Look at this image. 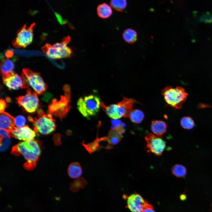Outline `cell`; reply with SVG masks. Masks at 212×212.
<instances>
[{
    "label": "cell",
    "mask_w": 212,
    "mask_h": 212,
    "mask_svg": "<svg viewBox=\"0 0 212 212\" xmlns=\"http://www.w3.org/2000/svg\"><path fill=\"white\" fill-rule=\"evenodd\" d=\"M11 153L16 156L23 155L26 160L24 167L26 170H30L36 166L41 150L38 143L33 140L20 142L14 145Z\"/></svg>",
    "instance_id": "6da1fadb"
},
{
    "label": "cell",
    "mask_w": 212,
    "mask_h": 212,
    "mask_svg": "<svg viewBox=\"0 0 212 212\" xmlns=\"http://www.w3.org/2000/svg\"><path fill=\"white\" fill-rule=\"evenodd\" d=\"M28 120L34 126V130L43 135L49 134L55 129V121L50 114H46L42 110L37 111V116L33 118L30 116Z\"/></svg>",
    "instance_id": "7a4b0ae2"
},
{
    "label": "cell",
    "mask_w": 212,
    "mask_h": 212,
    "mask_svg": "<svg viewBox=\"0 0 212 212\" xmlns=\"http://www.w3.org/2000/svg\"><path fill=\"white\" fill-rule=\"evenodd\" d=\"M135 102L133 99L125 97L117 104L106 106L102 102L101 105L103 110L110 117L114 119H117L122 117H129L132 110L133 105Z\"/></svg>",
    "instance_id": "3957f363"
},
{
    "label": "cell",
    "mask_w": 212,
    "mask_h": 212,
    "mask_svg": "<svg viewBox=\"0 0 212 212\" xmlns=\"http://www.w3.org/2000/svg\"><path fill=\"white\" fill-rule=\"evenodd\" d=\"M70 40V37L67 36L62 40L61 42L57 43L53 45L46 43L41 49L48 57L52 59L69 57L72 54V50L67 46Z\"/></svg>",
    "instance_id": "277c9868"
},
{
    "label": "cell",
    "mask_w": 212,
    "mask_h": 212,
    "mask_svg": "<svg viewBox=\"0 0 212 212\" xmlns=\"http://www.w3.org/2000/svg\"><path fill=\"white\" fill-rule=\"evenodd\" d=\"M161 92L167 104L178 109L182 107L188 95L184 89L179 86L173 88L167 86L163 89Z\"/></svg>",
    "instance_id": "5b68a950"
},
{
    "label": "cell",
    "mask_w": 212,
    "mask_h": 212,
    "mask_svg": "<svg viewBox=\"0 0 212 212\" xmlns=\"http://www.w3.org/2000/svg\"><path fill=\"white\" fill-rule=\"evenodd\" d=\"M100 104V98L91 95L80 97L77 103V108L84 117L88 119L98 112Z\"/></svg>",
    "instance_id": "8992f818"
},
{
    "label": "cell",
    "mask_w": 212,
    "mask_h": 212,
    "mask_svg": "<svg viewBox=\"0 0 212 212\" xmlns=\"http://www.w3.org/2000/svg\"><path fill=\"white\" fill-rule=\"evenodd\" d=\"M21 77L23 83V88L30 86L39 95L42 94L47 89V85L39 73L28 69H23Z\"/></svg>",
    "instance_id": "52a82bcc"
},
{
    "label": "cell",
    "mask_w": 212,
    "mask_h": 212,
    "mask_svg": "<svg viewBox=\"0 0 212 212\" xmlns=\"http://www.w3.org/2000/svg\"><path fill=\"white\" fill-rule=\"evenodd\" d=\"M64 90V95L62 96L59 101L54 100L49 107V112L60 119L66 116L70 108L69 104L70 96L69 87L68 86H66Z\"/></svg>",
    "instance_id": "ba28073f"
},
{
    "label": "cell",
    "mask_w": 212,
    "mask_h": 212,
    "mask_svg": "<svg viewBox=\"0 0 212 212\" xmlns=\"http://www.w3.org/2000/svg\"><path fill=\"white\" fill-rule=\"evenodd\" d=\"M35 23L27 27L24 24L18 31L17 36L12 41L13 46L16 48H24L32 42L33 37V29Z\"/></svg>",
    "instance_id": "9c48e42d"
},
{
    "label": "cell",
    "mask_w": 212,
    "mask_h": 212,
    "mask_svg": "<svg viewBox=\"0 0 212 212\" xmlns=\"http://www.w3.org/2000/svg\"><path fill=\"white\" fill-rule=\"evenodd\" d=\"M17 102L27 112L32 113L35 112L39 105V100L37 93L30 89H27L25 95L16 98Z\"/></svg>",
    "instance_id": "30bf717a"
},
{
    "label": "cell",
    "mask_w": 212,
    "mask_h": 212,
    "mask_svg": "<svg viewBox=\"0 0 212 212\" xmlns=\"http://www.w3.org/2000/svg\"><path fill=\"white\" fill-rule=\"evenodd\" d=\"M146 142L147 151L157 156L160 155L165 150L166 143L163 138L151 133H149L145 137Z\"/></svg>",
    "instance_id": "8fae6325"
},
{
    "label": "cell",
    "mask_w": 212,
    "mask_h": 212,
    "mask_svg": "<svg viewBox=\"0 0 212 212\" xmlns=\"http://www.w3.org/2000/svg\"><path fill=\"white\" fill-rule=\"evenodd\" d=\"M123 198L127 199V207L132 212H143L148 201L145 200L140 194L134 193L126 197L123 196Z\"/></svg>",
    "instance_id": "7c38bea8"
},
{
    "label": "cell",
    "mask_w": 212,
    "mask_h": 212,
    "mask_svg": "<svg viewBox=\"0 0 212 212\" xmlns=\"http://www.w3.org/2000/svg\"><path fill=\"white\" fill-rule=\"evenodd\" d=\"M9 133L10 136L24 141L34 140L36 134V132L28 125H25L22 127H16Z\"/></svg>",
    "instance_id": "4fadbf2b"
},
{
    "label": "cell",
    "mask_w": 212,
    "mask_h": 212,
    "mask_svg": "<svg viewBox=\"0 0 212 212\" xmlns=\"http://www.w3.org/2000/svg\"><path fill=\"white\" fill-rule=\"evenodd\" d=\"M2 77L3 83L9 89H23V83L21 77L14 71Z\"/></svg>",
    "instance_id": "5bb4252c"
},
{
    "label": "cell",
    "mask_w": 212,
    "mask_h": 212,
    "mask_svg": "<svg viewBox=\"0 0 212 212\" xmlns=\"http://www.w3.org/2000/svg\"><path fill=\"white\" fill-rule=\"evenodd\" d=\"M16 127L15 124V118L8 113L4 112L0 113V129L8 132L13 130Z\"/></svg>",
    "instance_id": "9a60e30c"
},
{
    "label": "cell",
    "mask_w": 212,
    "mask_h": 212,
    "mask_svg": "<svg viewBox=\"0 0 212 212\" xmlns=\"http://www.w3.org/2000/svg\"><path fill=\"white\" fill-rule=\"evenodd\" d=\"M107 141L106 137L99 138L97 135L95 140L93 142L87 144L85 143L83 141L82 143L85 149L90 153L97 151H99L102 148H105L101 145V142Z\"/></svg>",
    "instance_id": "2e32d148"
},
{
    "label": "cell",
    "mask_w": 212,
    "mask_h": 212,
    "mask_svg": "<svg viewBox=\"0 0 212 212\" xmlns=\"http://www.w3.org/2000/svg\"><path fill=\"white\" fill-rule=\"evenodd\" d=\"M167 125L164 121L160 120H153L151 122V129L155 135L160 136L166 132Z\"/></svg>",
    "instance_id": "e0dca14e"
},
{
    "label": "cell",
    "mask_w": 212,
    "mask_h": 212,
    "mask_svg": "<svg viewBox=\"0 0 212 212\" xmlns=\"http://www.w3.org/2000/svg\"><path fill=\"white\" fill-rule=\"evenodd\" d=\"M67 173L69 176L72 178H79L82 173V169L80 164L77 162L71 163L68 166Z\"/></svg>",
    "instance_id": "ac0fdd59"
},
{
    "label": "cell",
    "mask_w": 212,
    "mask_h": 212,
    "mask_svg": "<svg viewBox=\"0 0 212 212\" xmlns=\"http://www.w3.org/2000/svg\"><path fill=\"white\" fill-rule=\"evenodd\" d=\"M1 59L2 60L0 64V70L2 76L13 71L14 66L13 62L9 58L5 59L2 57Z\"/></svg>",
    "instance_id": "d6986e66"
},
{
    "label": "cell",
    "mask_w": 212,
    "mask_h": 212,
    "mask_svg": "<svg viewBox=\"0 0 212 212\" xmlns=\"http://www.w3.org/2000/svg\"><path fill=\"white\" fill-rule=\"evenodd\" d=\"M97 12L98 16L102 19L109 18L112 13L111 7L105 3L98 5L97 8Z\"/></svg>",
    "instance_id": "ffe728a7"
},
{
    "label": "cell",
    "mask_w": 212,
    "mask_h": 212,
    "mask_svg": "<svg viewBox=\"0 0 212 212\" xmlns=\"http://www.w3.org/2000/svg\"><path fill=\"white\" fill-rule=\"evenodd\" d=\"M108 143L110 145H115L121 140L122 136V134L114 129H110L106 136Z\"/></svg>",
    "instance_id": "44dd1931"
},
{
    "label": "cell",
    "mask_w": 212,
    "mask_h": 212,
    "mask_svg": "<svg viewBox=\"0 0 212 212\" xmlns=\"http://www.w3.org/2000/svg\"><path fill=\"white\" fill-rule=\"evenodd\" d=\"M87 183V181L83 177H80L70 183L69 188L72 191L76 192L80 189L84 188Z\"/></svg>",
    "instance_id": "7402d4cb"
},
{
    "label": "cell",
    "mask_w": 212,
    "mask_h": 212,
    "mask_svg": "<svg viewBox=\"0 0 212 212\" xmlns=\"http://www.w3.org/2000/svg\"><path fill=\"white\" fill-rule=\"evenodd\" d=\"M122 36L125 41L129 43H133L137 40V33L135 31L131 29H125L123 33Z\"/></svg>",
    "instance_id": "603a6c76"
},
{
    "label": "cell",
    "mask_w": 212,
    "mask_h": 212,
    "mask_svg": "<svg viewBox=\"0 0 212 212\" xmlns=\"http://www.w3.org/2000/svg\"><path fill=\"white\" fill-rule=\"evenodd\" d=\"M10 135L9 133L3 130L0 129V150L4 151L10 144Z\"/></svg>",
    "instance_id": "cb8c5ba5"
},
{
    "label": "cell",
    "mask_w": 212,
    "mask_h": 212,
    "mask_svg": "<svg viewBox=\"0 0 212 212\" xmlns=\"http://www.w3.org/2000/svg\"><path fill=\"white\" fill-rule=\"evenodd\" d=\"M129 117L130 120L133 123L138 124L141 122L144 117L143 112L141 110L135 109L130 112Z\"/></svg>",
    "instance_id": "d4e9b609"
},
{
    "label": "cell",
    "mask_w": 212,
    "mask_h": 212,
    "mask_svg": "<svg viewBox=\"0 0 212 212\" xmlns=\"http://www.w3.org/2000/svg\"><path fill=\"white\" fill-rule=\"evenodd\" d=\"M171 171L174 175L178 178L184 177L186 175L187 172L185 167L180 164L174 165L172 168Z\"/></svg>",
    "instance_id": "484cf974"
},
{
    "label": "cell",
    "mask_w": 212,
    "mask_h": 212,
    "mask_svg": "<svg viewBox=\"0 0 212 212\" xmlns=\"http://www.w3.org/2000/svg\"><path fill=\"white\" fill-rule=\"evenodd\" d=\"M110 4L114 9L119 11H122L126 8L127 2L125 0H114L111 1Z\"/></svg>",
    "instance_id": "4316f807"
},
{
    "label": "cell",
    "mask_w": 212,
    "mask_h": 212,
    "mask_svg": "<svg viewBox=\"0 0 212 212\" xmlns=\"http://www.w3.org/2000/svg\"><path fill=\"white\" fill-rule=\"evenodd\" d=\"M180 125L183 128L190 130L193 129L195 126V123L193 119L189 117L186 116L181 118Z\"/></svg>",
    "instance_id": "83f0119b"
},
{
    "label": "cell",
    "mask_w": 212,
    "mask_h": 212,
    "mask_svg": "<svg viewBox=\"0 0 212 212\" xmlns=\"http://www.w3.org/2000/svg\"><path fill=\"white\" fill-rule=\"evenodd\" d=\"M26 122V118L22 115H18L15 118V124L16 127H20L24 126Z\"/></svg>",
    "instance_id": "f1b7e54d"
},
{
    "label": "cell",
    "mask_w": 212,
    "mask_h": 212,
    "mask_svg": "<svg viewBox=\"0 0 212 212\" xmlns=\"http://www.w3.org/2000/svg\"><path fill=\"white\" fill-rule=\"evenodd\" d=\"M152 205L148 203L146 205L143 212H155Z\"/></svg>",
    "instance_id": "f546056e"
},
{
    "label": "cell",
    "mask_w": 212,
    "mask_h": 212,
    "mask_svg": "<svg viewBox=\"0 0 212 212\" xmlns=\"http://www.w3.org/2000/svg\"><path fill=\"white\" fill-rule=\"evenodd\" d=\"M0 113L4 112L5 108L6 106V102L4 100L1 99L0 101Z\"/></svg>",
    "instance_id": "4dcf8cb0"
},
{
    "label": "cell",
    "mask_w": 212,
    "mask_h": 212,
    "mask_svg": "<svg viewBox=\"0 0 212 212\" xmlns=\"http://www.w3.org/2000/svg\"><path fill=\"white\" fill-rule=\"evenodd\" d=\"M13 52L11 50H8L5 53V55L7 58L11 57L13 55Z\"/></svg>",
    "instance_id": "1f68e13d"
},
{
    "label": "cell",
    "mask_w": 212,
    "mask_h": 212,
    "mask_svg": "<svg viewBox=\"0 0 212 212\" xmlns=\"http://www.w3.org/2000/svg\"><path fill=\"white\" fill-rule=\"evenodd\" d=\"M180 198L181 200L184 201L186 199V195L184 193L181 194L180 196Z\"/></svg>",
    "instance_id": "d6a6232c"
}]
</instances>
